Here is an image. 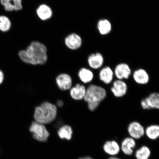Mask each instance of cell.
I'll use <instances>...</instances> for the list:
<instances>
[{"label": "cell", "instance_id": "obj_1", "mask_svg": "<svg viewBox=\"0 0 159 159\" xmlns=\"http://www.w3.org/2000/svg\"><path fill=\"white\" fill-rule=\"evenodd\" d=\"M19 55L24 62L34 65H44L48 60L46 46L37 41H33L25 50L20 51Z\"/></svg>", "mask_w": 159, "mask_h": 159}, {"label": "cell", "instance_id": "obj_2", "mask_svg": "<svg viewBox=\"0 0 159 159\" xmlns=\"http://www.w3.org/2000/svg\"><path fill=\"white\" fill-rule=\"evenodd\" d=\"M57 112L56 105L45 101L36 107L34 117L35 122L44 125L48 124L55 120Z\"/></svg>", "mask_w": 159, "mask_h": 159}, {"label": "cell", "instance_id": "obj_3", "mask_svg": "<svg viewBox=\"0 0 159 159\" xmlns=\"http://www.w3.org/2000/svg\"><path fill=\"white\" fill-rule=\"evenodd\" d=\"M107 91L103 87L94 84L89 85L86 89L84 100L87 104H100L106 98Z\"/></svg>", "mask_w": 159, "mask_h": 159}, {"label": "cell", "instance_id": "obj_4", "mask_svg": "<svg viewBox=\"0 0 159 159\" xmlns=\"http://www.w3.org/2000/svg\"><path fill=\"white\" fill-rule=\"evenodd\" d=\"M29 130L33 134V138L39 142H46L49 136V133L44 125L35 121L32 123Z\"/></svg>", "mask_w": 159, "mask_h": 159}, {"label": "cell", "instance_id": "obj_5", "mask_svg": "<svg viewBox=\"0 0 159 159\" xmlns=\"http://www.w3.org/2000/svg\"><path fill=\"white\" fill-rule=\"evenodd\" d=\"M140 104L142 108L144 110L159 109V93L156 92L151 93L141 101Z\"/></svg>", "mask_w": 159, "mask_h": 159}, {"label": "cell", "instance_id": "obj_6", "mask_svg": "<svg viewBox=\"0 0 159 159\" xmlns=\"http://www.w3.org/2000/svg\"><path fill=\"white\" fill-rule=\"evenodd\" d=\"M128 132L131 138L134 139H140L145 134V129L143 126L138 122H131L128 127Z\"/></svg>", "mask_w": 159, "mask_h": 159}, {"label": "cell", "instance_id": "obj_7", "mask_svg": "<svg viewBox=\"0 0 159 159\" xmlns=\"http://www.w3.org/2000/svg\"><path fill=\"white\" fill-rule=\"evenodd\" d=\"M128 87L124 80L117 79L113 82L111 90L113 95L116 98L124 97L128 92Z\"/></svg>", "mask_w": 159, "mask_h": 159}, {"label": "cell", "instance_id": "obj_8", "mask_svg": "<svg viewBox=\"0 0 159 159\" xmlns=\"http://www.w3.org/2000/svg\"><path fill=\"white\" fill-rule=\"evenodd\" d=\"M115 76L117 79L124 80L128 79L132 75V70L126 63H119L115 67L114 70Z\"/></svg>", "mask_w": 159, "mask_h": 159}, {"label": "cell", "instance_id": "obj_9", "mask_svg": "<svg viewBox=\"0 0 159 159\" xmlns=\"http://www.w3.org/2000/svg\"><path fill=\"white\" fill-rule=\"evenodd\" d=\"M65 43L68 48L75 50L81 47L82 44V39L79 34L73 33L66 37Z\"/></svg>", "mask_w": 159, "mask_h": 159}, {"label": "cell", "instance_id": "obj_10", "mask_svg": "<svg viewBox=\"0 0 159 159\" xmlns=\"http://www.w3.org/2000/svg\"><path fill=\"white\" fill-rule=\"evenodd\" d=\"M56 81L58 88L62 91L69 90L72 86V79L70 75L66 73L59 75L57 77Z\"/></svg>", "mask_w": 159, "mask_h": 159}, {"label": "cell", "instance_id": "obj_11", "mask_svg": "<svg viewBox=\"0 0 159 159\" xmlns=\"http://www.w3.org/2000/svg\"><path fill=\"white\" fill-rule=\"evenodd\" d=\"M136 146L135 139L131 137H127L123 140L120 145V150L126 156H132L134 152V149Z\"/></svg>", "mask_w": 159, "mask_h": 159}, {"label": "cell", "instance_id": "obj_12", "mask_svg": "<svg viewBox=\"0 0 159 159\" xmlns=\"http://www.w3.org/2000/svg\"><path fill=\"white\" fill-rule=\"evenodd\" d=\"M133 77L135 82L140 85L146 84L150 80V76L148 71L143 69L135 70L133 73Z\"/></svg>", "mask_w": 159, "mask_h": 159}, {"label": "cell", "instance_id": "obj_13", "mask_svg": "<svg viewBox=\"0 0 159 159\" xmlns=\"http://www.w3.org/2000/svg\"><path fill=\"white\" fill-rule=\"evenodd\" d=\"M103 150L109 156L115 157L120 152V147L116 141L109 140L105 142L103 146Z\"/></svg>", "mask_w": 159, "mask_h": 159}, {"label": "cell", "instance_id": "obj_14", "mask_svg": "<svg viewBox=\"0 0 159 159\" xmlns=\"http://www.w3.org/2000/svg\"><path fill=\"white\" fill-rule=\"evenodd\" d=\"M114 75V70L108 66L101 69L99 73V80L106 84H110L112 82Z\"/></svg>", "mask_w": 159, "mask_h": 159}, {"label": "cell", "instance_id": "obj_15", "mask_svg": "<svg viewBox=\"0 0 159 159\" xmlns=\"http://www.w3.org/2000/svg\"><path fill=\"white\" fill-rule=\"evenodd\" d=\"M88 63L91 68L94 69H99L104 64V57L100 53H93L89 57Z\"/></svg>", "mask_w": 159, "mask_h": 159}, {"label": "cell", "instance_id": "obj_16", "mask_svg": "<svg viewBox=\"0 0 159 159\" xmlns=\"http://www.w3.org/2000/svg\"><path fill=\"white\" fill-rule=\"evenodd\" d=\"M38 17L42 21H46L52 17L53 13L51 8L47 5L42 4L36 10Z\"/></svg>", "mask_w": 159, "mask_h": 159}, {"label": "cell", "instance_id": "obj_17", "mask_svg": "<svg viewBox=\"0 0 159 159\" xmlns=\"http://www.w3.org/2000/svg\"><path fill=\"white\" fill-rule=\"evenodd\" d=\"M70 89V94L73 99L81 100L84 99L86 92V89L84 85L77 84Z\"/></svg>", "mask_w": 159, "mask_h": 159}, {"label": "cell", "instance_id": "obj_18", "mask_svg": "<svg viewBox=\"0 0 159 159\" xmlns=\"http://www.w3.org/2000/svg\"><path fill=\"white\" fill-rule=\"evenodd\" d=\"M2 5L6 11H18L22 9V0H1Z\"/></svg>", "mask_w": 159, "mask_h": 159}, {"label": "cell", "instance_id": "obj_19", "mask_svg": "<svg viewBox=\"0 0 159 159\" xmlns=\"http://www.w3.org/2000/svg\"><path fill=\"white\" fill-rule=\"evenodd\" d=\"M78 76L82 82L87 84L93 80L94 75L92 71L90 70L82 68L79 71Z\"/></svg>", "mask_w": 159, "mask_h": 159}, {"label": "cell", "instance_id": "obj_20", "mask_svg": "<svg viewBox=\"0 0 159 159\" xmlns=\"http://www.w3.org/2000/svg\"><path fill=\"white\" fill-rule=\"evenodd\" d=\"M145 134L151 140H154L159 138V125H152L145 129Z\"/></svg>", "mask_w": 159, "mask_h": 159}, {"label": "cell", "instance_id": "obj_21", "mask_svg": "<svg viewBox=\"0 0 159 159\" xmlns=\"http://www.w3.org/2000/svg\"><path fill=\"white\" fill-rule=\"evenodd\" d=\"M97 28L101 35H105L110 33L111 30V25L108 20H101L97 24Z\"/></svg>", "mask_w": 159, "mask_h": 159}, {"label": "cell", "instance_id": "obj_22", "mask_svg": "<svg viewBox=\"0 0 159 159\" xmlns=\"http://www.w3.org/2000/svg\"><path fill=\"white\" fill-rule=\"evenodd\" d=\"M151 155L150 149L146 146L141 147L135 153V157L136 159H149Z\"/></svg>", "mask_w": 159, "mask_h": 159}, {"label": "cell", "instance_id": "obj_23", "mask_svg": "<svg viewBox=\"0 0 159 159\" xmlns=\"http://www.w3.org/2000/svg\"><path fill=\"white\" fill-rule=\"evenodd\" d=\"M73 131L72 129L69 125H64L59 129L58 134L61 139L70 140L72 137Z\"/></svg>", "mask_w": 159, "mask_h": 159}, {"label": "cell", "instance_id": "obj_24", "mask_svg": "<svg viewBox=\"0 0 159 159\" xmlns=\"http://www.w3.org/2000/svg\"><path fill=\"white\" fill-rule=\"evenodd\" d=\"M11 26V21L8 18L5 16H0V30L3 32L8 31Z\"/></svg>", "mask_w": 159, "mask_h": 159}, {"label": "cell", "instance_id": "obj_25", "mask_svg": "<svg viewBox=\"0 0 159 159\" xmlns=\"http://www.w3.org/2000/svg\"><path fill=\"white\" fill-rule=\"evenodd\" d=\"M4 80V74L2 71L0 70V84L3 83Z\"/></svg>", "mask_w": 159, "mask_h": 159}, {"label": "cell", "instance_id": "obj_26", "mask_svg": "<svg viewBox=\"0 0 159 159\" xmlns=\"http://www.w3.org/2000/svg\"><path fill=\"white\" fill-rule=\"evenodd\" d=\"M63 104H64V103H63V101L61 100H59L57 101V106L59 107H62Z\"/></svg>", "mask_w": 159, "mask_h": 159}, {"label": "cell", "instance_id": "obj_27", "mask_svg": "<svg viewBox=\"0 0 159 159\" xmlns=\"http://www.w3.org/2000/svg\"><path fill=\"white\" fill-rule=\"evenodd\" d=\"M108 159H121L120 158H119L118 157H109Z\"/></svg>", "mask_w": 159, "mask_h": 159}, {"label": "cell", "instance_id": "obj_28", "mask_svg": "<svg viewBox=\"0 0 159 159\" xmlns=\"http://www.w3.org/2000/svg\"><path fill=\"white\" fill-rule=\"evenodd\" d=\"M79 159H93L90 157H84L81 158H79Z\"/></svg>", "mask_w": 159, "mask_h": 159}]
</instances>
